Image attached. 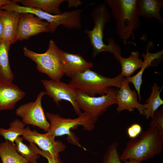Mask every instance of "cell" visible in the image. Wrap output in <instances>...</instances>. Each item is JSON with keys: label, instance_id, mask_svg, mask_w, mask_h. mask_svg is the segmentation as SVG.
Instances as JSON below:
<instances>
[{"label": "cell", "instance_id": "6da1fadb", "mask_svg": "<svg viewBox=\"0 0 163 163\" xmlns=\"http://www.w3.org/2000/svg\"><path fill=\"white\" fill-rule=\"evenodd\" d=\"M163 137L157 129L149 127L142 131L138 139H130L120 155L121 161L133 159L139 163L154 158L161 153Z\"/></svg>", "mask_w": 163, "mask_h": 163}, {"label": "cell", "instance_id": "7a4b0ae2", "mask_svg": "<svg viewBox=\"0 0 163 163\" xmlns=\"http://www.w3.org/2000/svg\"><path fill=\"white\" fill-rule=\"evenodd\" d=\"M94 26L92 30L85 29V32L89 38L93 47L91 56L94 58L100 53L106 52L112 54L118 61L122 57L121 48L111 38L107 39L108 43L103 41L104 31L106 25L110 21L111 15L104 3L97 5L91 14Z\"/></svg>", "mask_w": 163, "mask_h": 163}, {"label": "cell", "instance_id": "3957f363", "mask_svg": "<svg viewBox=\"0 0 163 163\" xmlns=\"http://www.w3.org/2000/svg\"><path fill=\"white\" fill-rule=\"evenodd\" d=\"M115 20L117 32L124 44L131 37L135 40L133 31L139 27L140 22L137 12V0H106Z\"/></svg>", "mask_w": 163, "mask_h": 163}, {"label": "cell", "instance_id": "277c9868", "mask_svg": "<svg viewBox=\"0 0 163 163\" xmlns=\"http://www.w3.org/2000/svg\"><path fill=\"white\" fill-rule=\"evenodd\" d=\"M69 84L76 90L91 96L107 93L110 88H119L125 77L120 73L113 78L105 77L90 69L73 76Z\"/></svg>", "mask_w": 163, "mask_h": 163}, {"label": "cell", "instance_id": "5b68a950", "mask_svg": "<svg viewBox=\"0 0 163 163\" xmlns=\"http://www.w3.org/2000/svg\"><path fill=\"white\" fill-rule=\"evenodd\" d=\"M25 56L35 62L37 70L46 75L50 79L59 81L64 75L60 56V49L52 40H50L47 51L44 53H36L28 49L23 48Z\"/></svg>", "mask_w": 163, "mask_h": 163}, {"label": "cell", "instance_id": "8992f818", "mask_svg": "<svg viewBox=\"0 0 163 163\" xmlns=\"http://www.w3.org/2000/svg\"><path fill=\"white\" fill-rule=\"evenodd\" d=\"M45 115L49 121L50 127L48 131L55 137L68 135L69 141L72 143L79 147L82 146L76 137L73 135L70 130L79 126H82L85 130H92L94 127V123L91 117L87 113H81L77 118L63 117L58 114L46 112Z\"/></svg>", "mask_w": 163, "mask_h": 163}, {"label": "cell", "instance_id": "52a82bcc", "mask_svg": "<svg viewBox=\"0 0 163 163\" xmlns=\"http://www.w3.org/2000/svg\"><path fill=\"white\" fill-rule=\"evenodd\" d=\"M118 89L111 88L106 94L97 97L91 96L77 90L76 101L80 109L89 114L95 123L111 106L117 104Z\"/></svg>", "mask_w": 163, "mask_h": 163}, {"label": "cell", "instance_id": "ba28073f", "mask_svg": "<svg viewBox=\"0 0 163 163\" xmlns=\"http://www.w3.org/2000/svg\"><path fill=\"white\" fill-rule=\"evenodd\" d=\"M46 94L45 91H40L34 101L20 105L16 110L15 114L22 119L25 124L37 126L47 132L50 124L41 105L42 97Z\"/></svg>", "mask_w": 163, "mask_h": 163}, {"label": "cell", "instance_id": "9c48e42d", "mask_svg": "<svg viewBox=\"0 0 163 163\" xmlns=\"http://www.w3.org/2000/svg\"><path fill=\"white\" fill-rule=\"evenodd\" d=\"M41 82L46 94L52 98L57 105L62 100L69 102L76 114H80L81 109L76 101L77 91L70 85L59 81L42 79Z\"/></svg>", "mask_w": 163, "mask_h": 163}, {"label": "cell", "instance_id": "30bf717a", "mask_svg": "<svg viewBox=\"0 0 163 163\" xmlns=\"http://www.w3.org/2000/svg\"><path fill=\"white\" fill-rule=\"evenodd\" d=\"M22 136L23 139L37 145L39 149L50 155H57L66 148L64 144L60 141H56L55 137L49 131L41 134L27 127L23 130Z\"/></svg>", "mask_w": 163, "mask_h": 163}, {"label": "cell", "instance_id": "8fae6325", "mask_svg": "<svg viewBox=\"0 0 163 163\" xmlns=\"http://www.w3.org/2000/svg\"><path fill=\"white\" fill-rule=\"evenodd\" d=\"M49 24L32 14L21 13L17 35L20 41L29 40L31 36L42 33L50 32Z\"/></svg>", "mask_w": 163, "mask_h": 163}, {"label": "cell", "instance_id": "7c38bea8", "mask_svg": "<svg viewBox=\"0 0 163 163\" xmlns=\"http://www.w3.org/2000/svg\"><path fill=\"white\" fill-rule=\"evenodd\" d=\"M129 83L125 78L121 87L118 89L116 94L117 105L116 110L120 112L126 110L132 113L136 109L139 114L142 115L144 110V104L139 102L137 92L130 88Z\"/></svg>", "mask_w": 163, "mask_h": 163}, {"label": "cell", "instance_id": "4fadbf2b", "mask_svg": "<svg viewBox=\"0 0 163 163\" xmlns=\"http://www.w3.org/2000/svg\"><path fill=\"white\" fill-rule=\"evenodd\" d=\"M60 53L64 75L71 78L93 66L92 62L87 61L79 54L70 53L61 50Z\"/></svg>", "mask_w": 163, "mask_h": 163}, {"label": "cell", "instance_id": "5bb4252c", "mask_svg": "<svg viewBox=\"0 0 163 163\" xmlns=\"http://www.w3.org/2000/svg\"><path fill=\"white\" fill-rule=\"evenodd\" d=\"M26 93L12 82L0 81V111L13 109Z\"/></svg>", "mask_w": 163, "mask_h": 163}, {"label": "cell", "instance_id": "9a60e30c", "mask_svg": "<svg viewBox=\"0 0 163 163\" xmlns=\"http://www.w3.org/2000/svg\"><path fill=\"white\" fill-rule=\"evenodd\" d=\"M21 13L0 10V20L3 32L0 37L11 45L17 42L18 24Z\"/></svg>", "mask_w": 163, "mask_h": 163}, {"label": "cell", "instance_id": "2e32d148", "mask_svg": "<svg viewBox=\"0 0 163 163\" xmlns=\"http://www.w3.org/2000/svg\"><path fill=\"white\" fill-rule=\"evenodd\" d=\"M163 7V0H137L139 16L148 19L155 18L161 24L163 23V19L160 11Z\"/></svg>", "mask_w": 163, "mask_h": 163}, {"label": "cell", "instance_id": "e0dca14e", "mask_svg": "<svg viewBox=\"0 0 163 163\" xmlns=\"http://www.w3.org/2000/svg\"><path fill=\"white\" fill-rule=\"evenodd\" d=\"M163 54V50L152 53L149 52L148 49L147 48L146 54L142 53V54L143 58V64L139 71L133 76L125 78L129 83H131L134 85L140 102L141 100L140 91L142 82V75L145 69L152 66V63L154 60L161 58Z\"/></svg>", "mask_w": 163, "mask_h": 163}, {"label": "cell", "instance_id": "ac0fdd59", "mask_svg": "<svg viewBox=\"0 0 163 163\" xmlns=\"http://www.w3.org/2000/svg\"><path fill=\"white\" fill-rule=\"evenodd\" d=\"M13 2L21 3L23 6L33 8L55 15L62 13L59 6L65 0H13Z\"/></svg>", "mask_w": 163, "mask_h": 163}, {"label": "cell", "instance_id": "d6986e66", "mask_svg": "<svg viewBox=\"0 0 163 163\" xmlns=\"http://www.w3.org/2000/svg\"><path fill=\"white\" fill-rule=\"evenodd\" d=\"M163 87L160 88L155 82L152 86V92L144 104V110L142 115L147 120L150 118L153 119L155 111L163 104V100L160 95Z\"/></svg>", "mask_w": 163, "mask_h": 163}, {"label": "cell", "instance_id": "ffe728a7", "mask_svg": "<svg viewBox=\"0 0 163 163\" xmlns=\"http://www.w3.org/2000/svg\"><path fill=\"white\" fill-rule=\"evenodd\" d=\"M10 46L7 41L0 38V81L12 82L14 79L9 60Z\"/></svg>", "mask_w": 163, "mask_h": 163}, {"label": "cell", "instance_id": "44dd1931", "mask_svg": "<svg viewBox=\"0 0 163 163\" xmlns=\"http://www.w3.org/2000/svg\"><path fill=\"white\" fill-rule=\"evenodd\" d=\"M0 157L2 163H29L18 153L14 143L7 140L0 143Z\"/></svg>", "mask_w": 163, "mask_h": 163}, {"label": "cell", "instance_id": "7402d4cb", "mask_svg": "<svg viewBox=\"0 0 163 163\" xmlns=\"http://www.w3.org/2000/svg\"><path fill=\"white\" fill-rule=\"evenodd\" d=\"M139 56L138 51H132L128 57H122L119 60L121 67V73L124 77H130L136 70L141 68L143 61L139 58Z\"/></svg>", "mask_w": 163, "mask_h": 163}, {"label": "cell", "instance_id": "603a6c76", "mask_svg": "<svg viewBox=\"0 0 163 163\" xmlns=\"http://www.w3.org/2000/svg\"><path fill=\"white\" fill-rule=\"evenodd\" d=\"M25 125L22 121L16 119L10 123L8 129L0 128V136L4 137L5 140L14 143L16 138L22 135Z\"/></svg>", "mask_w": 163, "mask_h": 163}, {"label": "cell", "instance_id": "cb8c5ba5", "mask_svg": "<svg viewBox=\"0 0 163 163\" xmlns=\"http://www.w3.org/2000/svg\"><path fill=\"white\" fill-rule=\"evenodd\" d=\"M23 139L20 136L17 137L14 142L18 153L25 158L29 163H37L40 158L39 155L32 151L30 148L23 142Z\"/></svg>", "mask_w": 163, "mask_h": 163}, {"label": "cell", "instance_id": "d4e9b609", "mask_svg": "<svg viewBox=\"0 0 163 163\" xmlns=\"http://www.w3.org/2000/svg\"><path fill=\"white\" fill-rule=\"evenodd\" d=\"M119 143L114 141L109 145L104 154L103 163H122L118 151Z\"/></svg>", "mask_w": 163, "mask_h": 163}, {"label": "cell", "instance_id": "484cf974", "mask_svg": "<svg viewBox=\"0 0 163 163\" xmlns=\"http://www.w3.org/2000/svg\"><path fill=\"white\" fill-rule=\"evenodd\" d=\"M149 126L157 129L160 135L163 137V106L155 111L153 118L150 122Z\"/></svg>", "mask_w": 163, "mask_h": 163}, {"label": "cell", "instance_id": "4316f807", "mask_svg": "<svg viewBox=\"0 0 163 163\" xmlns=\"http://www.w3.org/2000/svg\"><path fill=\"white\" fill-rule=\"evenodd\" d=\"M28 146L32 151L45 158L48 160V163H62L59 154L56 155H50L37 148L33 143H30Z\"/></svg>", "mask_w": 163, "mask_h": 163}, {"label": "cell", "instance_id": "83f0119b", "mask_svg": "<svg viewBox=\"0 0 163 163\" xmlns=\"http://www.w3.org/2000/svg\"><path fill=\"white\" fill-rule=\"evenodd\" d=\"M142 130V127L138 123H134L128 128L127 134L131 139L135 138L139 135Z\"/></svg>", "mask_w": 163, "mask_h": 163}, {"label": "cell", "instance_id": "f1b7e54d", "mask_svg": "<svg viewBox=\"0 0 163 163\" xmlns=\"http://www.w3.org/2000/svg\"><path fill=\"white\" fill-rule=\"evenodd\" d=\"M68 3V6L69 8L71 7H77L82 4V2L80 0H66Z\"/></svg>", "mask_w": 163, "mask_h": 163}, {"label": "cell", "instance_id": "f546056e", "mask_svg": "<svg viewBox=\"0 0 163 163\" xmlns=\"http://www.w3.org/2000/svg\"><path fill=\"white\" fill-rule=\"evenodd\" d=\"M10 2L11 0H0V7L9 3Z\"/></svg>", "mask_w": 163, "mask_h": 163}, {"label": "cell", "instance_id": "4dcf8cb0", "mask_svg": "<svg viewBox=\"0 0 163 163\" xmlns=\"http://www.w3.org/2000/svg\"><path fill=\"white\" fill-rule=\"evenodd\" d=\"M124 163H139L133 159H129V161L127 160L124 161Z\"/></svg>", "mask_w": 163, "mask_h": 163}, {"label": "cell", "instance_id": "1f68e13d", "mask_svg": "<svg viewBox=\"0 0 163 163\" xmlns=\"http://www.w3.org/2000/svg\"><path fill=\"white\" fill-rule=\"evenodd\" d=\"M3 32V27L0 20V37H1Z\"/></svg>", "mask_w": 163, "mask_h": 163}, {"label": "cell", "instance_id": "d6a6232c", "mask_svg": "<svg viewBox=\"0 0 163 163\" xmlns=\"http://www.w3.org/2000/svg\"></svg>", "mask_w": 163, "mask_h": 163}]
</instances>
